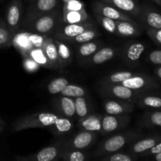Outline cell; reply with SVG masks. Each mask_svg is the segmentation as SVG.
Returning <instances> with one entry per match:
<instances>
[{"instance_id":"cell-1","label":"cell","mask_w":161,"mask_h":161,"mask_svg":"<svg viewBox=\"0 0 161 161\" xmlns=\"http://www.w3.org/2000/svg\"><path fill=\"white\" fill-rule=\"evenodd\" d=\"M144 135L141 129H127L121 130L115 135H111L101 142L93 152L91 157L94 160H99L102 157L121 150L130 143Z\"/></svg>"},{"instance_id":"cell-2","label":"cell","mask_w":161,"mask_h":161,"mask_svg":"<svg viewBox=\"0 0 161 161\" xmlns=\"http://www.w3.org/2000/svg\"><path fill=\"white\" fill-rule=\"evenodd\" d=\"M63 23L62 10L57 8L36 17L31 21L23 25V26L28 31L49 36L53 34Z\"/></svg>"},{"instance_id":"cell-3","label":"cell","mask_w":161,"mask_h":161,"mask_svg":"<svg viewBox=\"0 0 161 161\" xmlns=\"http://www.w3.org/2000/svg\"><path fill=\"white\" fill-rule=\"evenodd\" d=\"M61 115L57 113H36L26 115L14 121L12 126L14 132H19L31 128H48L54 124Z\"/></svg>"},{"instance_id":"cell-4","label":"cell","mask_w":161,"mask_h":161,"mask_svg":"<svg viewBox=\"0 0 161 161\" xmlns=\"http://www.w3.org/2000/svg\"><path fill=\"white\" fill-rule=\"evenodd\" d=\"M98 92L104 97L119 99L130 102L135 105V102L140 96L147 92L130 89L120 84H105L98 83Z\"/></svg>"},{"instance_id":"cell-5","label":"cell","mask_w":161,"mask_h":161,"mask_svg":"<svg viewBox=\"0 0 161 161\" xmlns=\"http://www.w3.org/2000/svg\"><path fill=\"white\" fill-rule=\"evenodd\" d=\"M47 36L31 31H20L16 33L13 39V46L21 56L27 54L35 47H41Z\"/></svg>"},{"instance_id":"cell-6","label":"cell","mask_w":161,"mask_h":161,"mask_svg":"<svg viewBox=\"0 0 161 161\" xmlns=\"http://www.w3.org/2000/svg\"><path fill=\"white\" fill-rule=\"evenodd\" d=\"M99 134L88 130H80L69 138H61L64 148L76 150H88L97 142Z\"/></svg>"},{"instance_id":"cell-7","label":"cell","mask_w":161,"mask_h":161,"mask_svg":"<svg viewBox=\"0 0 161 161\" xmlns=\"http://www.w3.org/2000/svg\"><path fill=\"white\" fill-rule=\"evenodd\" d=\"M64 149L61 138L50 146L44 147L36 153L27 156H16L14 161H58L61 160Z\"/></svg>"},{"instance_id":"cell-8","label":"cell","mask_w":161,"mask_h":161,"mask_svg":"<svg viewBox=\"0 0 161 161\" xmlns=\"http://www.w3.org/2000/svg\"><path fill=\"white\" fill-rule=\"evenodd\" d=\"M131 117L129 114L102 115V129L99 133L102 136H107L116 132L121 131L130 125Z\"/></svg>"},{"instance_id":"cell-9","label":"cell","mask_w":161,"mask_h":161,"mask_svg":"<svg viewBox=\"0 0 161 161\" xmlns=\"http://www.w3.org/2000/svg\"><path fill=\"white\" fill-rule=\"evenodd\" d=\"M118 84H120L130 89L144 91V92H153L160 87V83L155 77L140 72H138L134 76L122 81Z\"/></svg>"},{"instance_id":"cell-10","label":"cell","mask_w":161,"mask_h":161,"mask_svg":"<svg viewBox=\"0 0 161 161\" xmlns=\"http://www.w3.org/2000/svg\"><path fill=\"white\" fill-rule=\"evenodd\" d=\"M23 14L24 7L22 0H12L6 8L5 21L14 36L20 30Z\"/></svg>"},{"instance_id":"cell-11","label":"cell","mask_w":161,"mask_h":161,"mask_svg":"<svg viewBox=\"0 0 161 161\" xmlns=\"http://www.w3.org/2000/svg\"><path fill=\"white\" fill-rule=\"evenodd\" d=\"M59 0H33L27 8L26 14L21 25L28 23L36 17L57 9Z\"/></svg>"},{"instance_id":"cell-12","label":"cell","mask_w":161,"mask_h":161,"mask_svg":"<svg viewBox=\"0 0 161 161\" xmlns=\"http://www.w3.org/2000/svg\"><path fill=\"white\" fill-rule=\"evenodd\" d=\"M93 28H95V26L89 20L75 24L63 23L53 35L55 39L67 41L68 39L75 37V36L83 32L86 30Z\"/></svg>"},{"instance_id":"cell-13","label":"cell","mask_w":161,"mask_h":161,"mask_svg":"<svg viewBox=\"0 0 161 161\" xmlns=\"http://www.w3.org/2000/svg\"><path fill=\"white\" fill-rule=\"evenodd\" d=\"M91 10L94 14H97L103 17H108L113 20H129L133 21L134 20L129 14L122 12L119 9H116L114 6L109 4L103 3L99 0H94L91 3Z\"/></svg>"},{"instance_id":"cell-14","label":"cell","mask_w":161,"mask_h":161,"mask_svg":"<svg viewBox=\"0 0 161 161\" xmlns=\"http://www.w3.org/2000/svg\"><path fill=\"white\" fill-rule=\"evenodd\" d=\"M160 142L161 134L160 133L151 134V135H146V136L143 135L142 137L128 145L127 151L139 157L140 155L150 149L151 148L153 147Z\"/></svg>"},{"instance_id":"cell-15","label":"cell","mask_w":161,"mask_h":161,"mask_svg":"<svg viewBox=\"0 0 161 161\" xmlns=\"http://www.w3.org/2000/svg\"><path fill=\"white\" fill-rule=\"evenodd\" d=\"M146 47L143 42H133L124 47L121 53L123 60L130 66H138L140 59L146 51Z\"/></svg>"},{"instance_id":"cell-16","label":"cell","mask_w":161,"mask_h":161,"mask_svg":"<svg viewBox=\"0 0 161 161\" xmlns=\"http://www.w3.org/2000/svg\"><path fill=\"white\" fill-rule=\"evenodd\" d=\"M138 20L146 28H161V13L148 3L142 4Z\"/></svg>"},{"instance_id":"cell-17","label":"cell","mask_w":161,"mask_h":161,"mask_svg":"<svg viewBox=\"0 0 161 161\" xmlns=\"http://www.w3.org/2000/svg\"><path fill=\"white\" fill-rule=\"evenodd\" d=\"M105 98L106 99L103 102V108L106 114H130L133 113L136 108V105L130 102L110 97Z\"/></svg>"},{"instance_id":"cell-18","label":"cell","mask_w":161,"mask_h":161,"mask_svg":"<svg viewBox=\"0 0 161 161\" xmlns=\"http://www.w3.org/2000/svg\"><path fill=\"white\" fill-rule=\"evenodd\" d=\"M52 106L55 109V113H58L61 116L76 119L74 98L66 96L60 95L52 102Z\"/></svg>"},{"instance_id":"cell-19","label":"cell","mask_w":161,"mask_h":161,"mask_svg":"<svg viewBox=\"0 0 161 161\" xmlns=\"http://www.w3.org/2000/svg\"><path fill=\"white\" fill-rule=\"evenodd\" d=\"M114 6L122 12L138 18L142 12V4L138 0H99Z\"/></svg>"},{"instance_id":"cell-20","label":"cell","mask_w":161,"mask_h":161,"mask_svg":"<svg viewBox=\"0 0 161 161\" xmlns=\"http://www.w3.org/2000/svg\"><path fill=\"white\" fill-rule=\"evenodd\" d=\"M117 53V49L113 47H101L89 58L82 63L84 66H95L104 64L109 60L113 59Z\"/></svg>"},{"instance_id":"cell-21","label":"cell","mask_w":161,"mask_h":161,"mask_svg":"<svg viewBox=\"0 0 161 161\" xmlns=\"http://www.w3.org/2000/svg\"><path fill=\"white\" fill-rule=\"evenodd\" d=\"M143 33V28L135 20H116V36L121 37H138Z\"/></svg>"},{"instance_id":"cell-22","label":"cell","mask_w":161,"mask_h":161,"mask_svg":"<svg viewBox=\"0 0 161 161\" xmlns=\"http://www.w3.org/2000/svg\"><path fill=\"white\" fill-rule=\"evenodd\" d=\"M140 128L157 130L161 129V110H146L137 122Z\"/></svg>"},{"instance_id":"cell-23","label":"cell","mask_w":161,"mask_h":161,"mask_svg":"<svg viewBox=\"0 0 161 161\" xmlns=\"http://www.w3.org/2000/svg\"><path fill=\"white\" fill-rule=\"evenodd\" d=\"M54 136L58 138H67L74 129V120L69 118L61 116L56 122L47 128Z\"/></svg>"},{"instance_id":"cell-24","label":"cell","mask_w":161,"mask_h":161,"mask_svg":"<svg viewBox=\"0 0 161 161\" xmlns=\"http://www.w3.org/2000/svg\"><path fill=\"white\" fill-rule=\"evenodd\" d=\"M102 114L91 113L85 117L77 119V127L80 130H88L99 134L102 129Z\"/></svg>"},{"instance_id":"cell-25","label":"cell","mask_w":161,"mask_h":161,"mask_svg":"<svg viewBox=\"0 0 161 161\" xmlns=\"http://www.w3.org/2000/svg\"><path fill=\"white\" fill-rule=\"evenodd\" d=\"M135 105L146 110H161V95L156 92H147L140 96Z\"/></svg>"},{"instance_id":"cell-26","label":"cell","mask_w":161,"mask_h":161,"mask_svg":"<svg viewBox=\"0 0 161 161\" xmlns=\"http://www.w3.org/2000/svg\"><path fill=\"white\" fill-rule=\"evenodd\" d=\"M42 48L50 63V69H58V56L54 39L47 36L42 42Z\"/></svg>"},{"instance_id":"cell-27","label":"cell","mask_w":161,"mask_h":161,"mask_svg":"<svg viewBox=\"0 0 161 161\" xmlns=\"http://www.w3.org/2000/svg\"><path fill=\"white\" fill-rule=\"evenodd\" d=\"M57 46L58 56V66L59 69H64L72 63V53L70 47L65 42V41L61 39H54Z\"/></svg>"},{"instance_id":"cell-28","label":"cell","mask_w":161,"mask_h":161,"mask_svg":"<svg viewBox=\"0 0 161 161\" xmlns=\"http://www.w3.org/2000/svg\"><path fill=\"white\" fill-rule=\"evenodd\" d=\"M80 45L77 49L76 57L80 64H82L102 47V42L101 41L91 40Z\"/></svg>"},{"instance_id":"cell-29","label":"cell","mask_w":161,"mask_h":161,"mask_svg":"<svg viewBox=\"0 0 161 161\" xmlns=\"http://www.w3.org/2000/svg\"><path fill=\"white\" fill-rule=\"evenodd\" d=\"M91 155L86 150H76L64 148L61 160L64 161H86L91 160Z\"/></svg>"},{"instance_id":"cell-30","label":"cell","mask_w":161,"mask_h":161,"mask_svg":"<svg viewBox=\"0 0 161 161\" xmlns=\"http://www.w3.org/2000/svg\"><path fill=\"white\" fill-rule=\"evenodd\" d=\"M138 72H131V71H120L109 74L106 76L103 77L98 81V83H105V84H118L122 81L127 80L130 77L134 76Z\"/></svg>"},{"instance_id":"cell-31","label":"cell","mask_w":161,"mask_h":161,"mask_svg":"<svg viewBox=\"0 0 161 161\" xmlns=\"http://www.w3.org/2000/svg\"><path fill=\"white\" fill-rule=\"evenodd\" d=\"M64 24H75L84 22L89 19V14L86 9L72 11H62Z\"/></svg>"},{"instance_id":"cell-32","label":"cell","mask_w":161,"mask_h":161,"mask_svg":"<svg viewBox=\"0 0 161 161\" xmlns=\"http://www.w3.org/2000/svg\"><path fill=\"white\" fill-rule=\"evenodd\" d=\"M14 36L8 28L6 21L0 17V50L6 49L13 46Z\"/></svg>"},{"instance_id":"cell-33","label":"cell","mask_w":161,"mask_h":161,"mask_svg":"<svg viewBox=\"0 0 161 161\" xmlns=\"http://www.w3.org/2000/svg\"><path fill=\"white\" fill-rule=\"evenodd\" d=\"M101 33L96 29V28H90V29L86 30L83 32L77 35L75 37H72L71 39H68L65 42H69L70 43L73 44H82L84 42H89V41L94 40L96 38L100 36Z\"/></svg>"},{"instance_id":"cell-34","label":"cell","mask_w":161,"mask_h":161,"mask_svg":"<svg viewBox=\"0 0 161 161\" xmlns=\"http://www.w3.org/2000/svg\"><path fill=\"white\" fill-rule=\"evenodd\" d=\"M76 119L85 117L91 113V106L85 96L74 98Z\"/></svg>"},{"instance_id":"cell-35","label":"cell","mask_w":161,"mask_h":161,"mask_svg":"<svg viewBox=\"0 0 161 161\" xmlns=\"http://www.w3.org/2000/svg\"><path fill=\"white\" fill-rule=\"evenodd\" d=\"M101 161H135L138 160V156L129 152L117 151L113 153L108 154L99 159Z\"/></svg>"},{"instance_id":"cell-36","label":"cell","mask_w":161,"mask_h":161,"mask_svg":"<svg viewBox=\"0 0 161 161\" xmlns=\"http://www.w3.org/2000/svg\"><path fill=\"white\" fill-rule=\"evenodd\" d=\"M60 94H61V95L75 98V97H82V96L86 95V90L83 86H80V85L70 84V83H69L62 90V91Z\"/></svg>"},{"instance_id":"cell-37","label":"cell","mask_w":161,"mask_h":161,"mask_svg":"<svg viewBox=\"0 0 161 161\" xmlns=\"http://www.w3.org/2000/svg\"><path fill=\"white\" fill-rule=\"evenodd\" d=\"M27 54L29 55L31 58H32L33 59L41 66V67L50 69V63H49L48 59H47V56H46L42 47L32 48L28 53H27Z\"/></svg>"},{"instance_id":"cell-38","label":"cell","mask_w":161,"mask_h":161,"mask_svg":"<svg viewBox=\"0 0 161 161\" xmlns=\"http://www.w3.org/2000/svg\"><path fill=\"white\" fill-rule=\"evenodd\" d=\"M69 83L68 79L64 77L56 78L50 81L47 85V91L51 94H58L62 91V90Z\"/></svg>"},{"instance_id":"cell-39","label":"cell","mask_w":161,"mask_h":161,"mask_svg":"<svg viewBox=\"0 0 161 161\" xmlns=\"http://www.w3.org/2000/svg\"><path fill=\"white\" fill-rule=\"evenodd\" d=\"M94 16L97 21L98 22L99 25L104 28L108 32L112 33V34L116 35V20L108 18V17H103L102 15H99L97 14H94Z\"/></svg>"},{"instance_id":"cell-40","label":"cell","mask_w":161,"mask_h":161,"mask_svg":"<svg viewBox=\"0 0 161 161\" xmlns=\"http://www.w3.org/2000/svg\"><path fill=\"white\" fill-rule=\"evenodd\" d=\"M22 57V65L24 69L28 73H35L37 72L41 66L33 59L29 55L26 54Z\"/></svg>"},{"instance_id":"cell-41","label":"cell","mask_w":161,"mask_h":161,"mask_svg":"<svg viewBox=\"0 0 161 161\" xmlns=\"http://www.w3.org/2000/svg\"><path fill=\"white\" fill-rule=\"evenodd\" d=\"M85 9V5L81 0H67L63 5L62 11H72Z\"/></svg>"},{"instance_id":"cell-42","label":"cell","mask_w":161,"mask_h":161,"mask_svg":"<svg viewBox=\"0 0 161 161\" xmlns=\"http://www.w3.org/2000/svg\"><path fill=\"white\" fill-rule=\"evenodd\" d=\"M146 60L148 62L155 65H161V49L151 50L146 55Z\"/></svg>"},{"instance_id":"cell-43","label":"cell","mask_w":161,"mask_h":161,"mask_svg":"<svg viewBox=\"0 0 161 161\" xmlns=\"http://www.w3.org/2000/svg\"><path fill=\"white\" fill-rule=\"evenodd\" d=\"M146 34L153 42L161 46V28H146Z\"/></svg>"},{"instance_id":"cell-44","label":"cell","mask_w":161,"mask_h":161,"mask_svg":"<svg viewBox=\"0 0 161 161\" xmlns=\"http://www.w3.org/2000/svg\"><path fill=\"white\" fill-rule=\"evenodd\" d=\"M161 152V142H159L158 144H157L156 146H154L153 147L151 148L150 149L147 150L146 152H145L144 153H142V155H140L138 157V159H145V160H148L150 157L155 155V154L159 153Z\"/></svg>"},{"instance_id":"cell-45","label":"cell","mask_w":161,"mask_h":161,"mask_svg":"<svg viewBox=\"0 0 161 161\" xmlns=\"http://www.w3.org/2000/svg\"><path fill=\"white\" fill-rule=\"evenodd\" d=\"M154 75H155L156 79L158 80L159 83H161V65L157 66V67L154 69Z\"/></svg>"},{"instance_id":"cell-46","label":"cell","mask_w":161,"mask_h":161,"mask_svg":"<svg viewBox=\"0 0 161 161\" xmlns=\"http://www.w3.org/2000/svg\"><path fill=\"white\" fill-rule=\"evenodd\" d=\"M148 160H153L156 161H161V152L159 153L155 154V155L152 156V157H149Z\"/></svg>"},{"instance_id":"cell-47","label":"cell","mask_w":161,"mask_h":161,"mask_svg":"<svg viewBox=\"0 0 161 161\" xmlns=\"http://www.w3.org/2000/svg\"><path fill=\"white\" fill-rule=\"evenodd\" d=\"M5 127H6V122H4L3 119H0V133H2L4 130Z\"/></svg>"},{"instance_id":"cell-48","label":"cell","mask_w":161,"mask_h":161,"mask_svg":"<svg viewBox=\"0 0 161 161\" xmlns=\"http://www.w3.org/2000/svg\"><path fill=\"white\" fill-rule=\"evenodd\" d=\"M153 1L154 3L157 5V6H160L161 7V0H153Z\"/></svg>"},{"instance_id":"cell-49","label":"cell","mask_w":161,"mask_h":161,"mask_svg":"<svg viewBox=\"0 0 161 161\" xmlns=\"http://www.w3.org/2000/svg\"><path fill=\"white\" fill-rule=\"evenodd\" d=\"M154 92H156V93H157V94H160V95H161V87L159 88V89L157 90V91H154Z\"/></svg>"},{"instance_id":"cell-50","label":"cell","mask_w":161,"mask_h":161,"mask_svg":"<svg viewBox=\"0 0 161 161\" xmlns=\"http://www.w3.org/2000/svg\"><path fill=\"white\" fill-rule=\"evenodd\" d=\"M27 1H28V2H29V3H31V2H32L33 0H27Z\"/></svg>"},{"instance_id":"cell-51","label":"cell","mask_w":161,"mask_h":161,"mask_svg":"<svg viewBox=\"0 0 161 161\" xmlns=\"http://www.w3.org/2000/svg\"><path fill=\"white\" fill-rule=\"evenodd\" d=\"M3 1H5V0H0V3H1V2H3Z\"/></svg>"},{"instance_id":"cell-52","label":"cell","mask_w":161,"mask_h":161,"mask_svg":"<svg viewBox=\"0 0 161 161\" xmlns=\"http://www.w3.org/2000/svg\"><path fill=\"white\" fill-rule=\"evenodd\" d=\"M66 1H67V0H63V2H64H64H66Z\"/></svg>"}]
</instances>
